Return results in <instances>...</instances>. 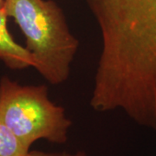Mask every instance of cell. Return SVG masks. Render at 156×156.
<instances>
[{
	"instance_id": "cell-6",
	"label": "cell",
	"mask_w": 156,
	"mask_h": 156,
	"mask_svg": "<svg viewBox=\"0 0 156 156\" xmlns=\"http://www.w3.org/2000/svg\"><path fill=\"white\" fill-rule=\"evenodd\" d=\"M27 156H89L84 151H77L75 153L69 152H44L39 150H30Z\"/></svg>"
},
{
	"instance_id": "cell-7",
	"label": "cell",
	"mask_w": 156,
	"mask_h": 156,
	"mask_svg": "<svg viewBox=\"0 0 156 156\" xmlns=\"http://www.w3.org/2000/svg\"><path fill=\"white\" fill-rule=\"evenodd\" d=\"M5 5V0H0V9L3 8Z\"/></svg>"
},
{
	"instance_id": "cell-4",
	"label": "cell",
	"mask_w": 156,
	"mask_h": 156,
	"mask_svg": "<svg viewBox=\"0 0 156 156\" xmlns=\"http://www.w3.org/2000/svg\"><path fill=\"white\" fill-rule=\"evenodd\" d=\"M5 7L0 9V60L11 69H24L36 67V60L26 47L13 39L7 28V18Z\"/></svg>"
},
{
	"instance_id": "cell-5",
	"label": "cell",
	"mask_w": 156,
	"mask_h": 156,
	"mask_svg": "<svg viewBox=\"0 0 156 156\" xmlns=\"http://www.w3.org/2000/svg\"><path fill=\"white\" fill-rule=\"evenodd\" d=\"M29 152L30 149L0 121V156H27Z\"/></svg>"
},
{
	"instance_id": "cell-1",
	"label": "cell",
	"mask_w": 156,
	"mask_h": 156,
	"mask_svg": "<svg viewBox=\"0 0 156 156\" xmlns=\"http://www.w3.org/2000/svg\"><path fill=\"white\" fill-rule=\"evenodd\" d=\"M101 37L93 83L101 93L156 110V0H85Z\"/></svg>"
},
{
	"instance_id": "cell-2",
	"label": "cell",
	"mask_w": 156,
	"mask_h": 156,
	"mask_svg": "<svg viewBox=\"0 0 156 156\" xmlns=\"http://www.w3.org/2000/svg\"><path fill=\"white\" fill-rule=\"evenodd\" d=\"M5 10L25 37L36 70L50 85L64 83L79 49L60 6L54 0H5Z\"/></svg>"
},
{
	"instance_id": "cell-3",
	"label": "cell",
	"mask_w": 156,
	"mask_h": 156,
	"mask_svg": "<svg viewBox=\"0 0 156 156\" xmlns=\"http://www.w3.org/2000/svg\"><path fill=\"white\" fill-rule=\"evenodd\" d=\"M0 121L28 149L39 140L64 144L72 121L49 97L44 84L22 85L5 76L0 79Z\"/></svg>"
}]
</instances>
